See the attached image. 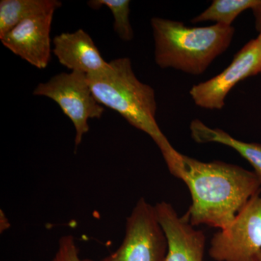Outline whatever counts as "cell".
Returning <instances> with one entry per match:
<instances>
[{
	"instance_id": "obj_1",
	"label": "cell",
	"mask_w": 261,
	"mask_h": 261,
	"mask_svg": "<svg viewBox=\"0 0 261 261\" xmlns=\"http://www.w3.org/2000/svg\"><path fill=\"white\" fill-rule=\"evenodd\" d=\"M181 158L182 181L192 200L186 216L192 226L222 229L260 194L261 181L254 171L223 161L202 162L183 154Z\"/></svg>"
},
{
	"instance_id": "obj_2",
	"label": "cell",
	"mask_w": 261,
	"mask_h": 261,
	"mask_svg": "<svg viewBox=\"0 0 261 261\" xmlns=\"http://www.w3.org/2000/svg\"><path fill=\"white\" fill-rule=\"evenodd\" d=\"M87 75L98 102L149 135L161 150L170 173L181 179V154L173 148L156 121L155 92L136 76L129 58L113 60L106 69Z\"/></svg>"
},
{
	"instance_id": "obj_3",
	"label": "cell",
	"mask_w": 261,
	"mask_h": 261,
	"mask_svg": "<svg viewBox=\"0 0 261 261\" xmlns=\"http://www.w3.org/2000/svg\"><path fill=\"white\" fill-rule=\"evenodd\" d=\"M154 61L161 68H174L201 75L231 45L234 28L216 23L188 27L182 22L154 17L151 19Z\"/></svg>"
},
{
	"instance_id": "obj_4",
	"label": "cell",
	"mask_w": 261,
	"mask_h": 261,
	"mask_svg": "<svg viewBox=\"0 0 261 261\" xmlns=\"http://www.w3.org/2000/svg\"><path fill=\"white\" fill-rule=\"evenodd\" d=\"M33 94L49 98L60 106L74 126L75 147L89 132V120L99 119L105 111L92 93L87 75L80 72L58 73L38 84Z\"/></svg>"
},
{
	"instance_id": "obj_5",
	"label": "cell",
	"mask_w": 261,
	"mask_h": 261,
	"mask_svg": "<svg viewBox=\"0 0 261 261\" xmlns=\"http://www.w3.org/2000/svg\"><path fill=\"white\" fill-rule=\"evenodd\" d=\"M121 245L101 261H165L168 241L155 207L142 197L127 218Z\"/></svg>"
},
{
	"instance_id": "obj_6",
	"label": "cell",
	"mask_w": 261,
	"mask_h": 261,
	"mask_svg": "<svg viewBox=\"0 0 261 261\" xmlns=\"http://www.w3.org/2000/svg\"><path fill=\"white\" fill-rule=\"evenodd\" d=\"M261 251V195L254 196L226 227L211 239L216 261H256Z\"/></svg>"
},
{
	"instance_id": "obj_7",
	"label": "cell",
	"mask_w": 261,
	"mask_h": 261,
	"mask_svg": "<svg viewBox=\"0 0 261 261\" xmlns=\"http://www.w3.org/2000/svg\"><path fill=\"white\" fill-rule=\"evenodd\" d=\"M261 73V48L252 39L235 55L231 64L219 75L195 84L190 94L196 106L208 110H221L230 91L239 82Z\"/></svg>"
},
{
	"instance_id": "obj_8",
	"label": "cell",
	"mask_w": 261,
	"mask_h": 261,
	"mask_svg": "<svg viewBox=\"0 0 261 261\" xmlns=\"http://www.w3.org/2000/svg\"><path fill=\"white\" fill-rule=\"evenodd\" d=\"M58 9L33 15L0 38L5 47L33 66L44 69L51 61V28Z\"/></svg>"
},
{
	"instance_id": "obj_9",
	"label": "cell",
	"mask_w": 261,
	"mask_h": 261,
	"mask_svg": "<svg viewBox=\"0 0 261 261\" xmlns=\"http://www.w3.org/2000/svg\"><path fill=\"white\" fill-rule=\"evenodd\" d=\"M154 207L167 238L168 251L165 261H204V233L195 229L186 214L178 216L168 202H159Z\"/></svg>"
},
{
	"instance_id": "obj_10",
	"label": "cell",
	"mask_w": 261,
	"mask_h": 261,
	"mask_svg": "<svg viewBox=\"0 0 261 261\" xmlns=\"http://www.w3.org/2000/svg\"><path fill=\"white\" fill-rule=\"evenodd\" d=\"M53 53L61 65L71 71L86 75L106 69L109 62L105 61L92 37L82 29L62 33L53 40Z\"/></svg>"
},
{
	"instance_id": "obj_11",
	"label": "cell",
	"mask_w": 261,
	"mask_h": 261,
	"mask_svg": "<svg viewBox=\"0 0 261 261\" xmlns=\"http://www.w3.org/2000/svg\"><path fill=\"white\" fill-rule=\"evenodd\" d=\"M192 139L197 143L221 144L236 150L242 157L248 161L254 168V172L261 181V144L245 142L237 140L220 128H212L206 126L199 119L190 123Z\"/></svg>"
},
{
	"instance_id": "obj_12",
	"label": "cell",
	"mask_w": 261,
	"mask_h": 261,
	"mask_svg": "<svg viewBox=\"0 0 261 261\" xmlns=\"http://www.w3.org/2000/svg\"><path fill=\"white\" fill-rule=\"evenodd\" d=\"M61 6L58 0H1L0 38L25 19Z\"/></svg>"
},
{
	"instance_id": "obj_13",
	"label": "cell",
	"mask_w": 261,
	"mask_h": 261,
	"mask_svg": "<svg viewBox=\"0 0 261 261\" xmlns=\"http://www.w3.org/2000/svg\"><path fill=\"white\" fill-rule=\"evenodd\" d=\"M259 0H214L205 11L192 19V23L214 21L231 27L240 13L253 8Z\"/></svg>"
},
{
	"instance_id": "obj_14",
	"label": "cell",
	"mask_w": 261,
	"mask_h": 261,
	"mask_svg": "<svg viewBox=\"0 0 261 261\" xmlns=\"http://www.w3.org/2000/svg\"><path fill=\"white\" fill-rule=\"evenodd\" d=\"M130 3L128 0H91L87 4L93 10L107 7L114 18V32L122 40L130 42L134 38V31L129 20Z\"/></svg>"
},
{
	"instance_id": "obj_15",
	"label": "cell",
	"mask_w": 261,
	"mask_h": 261,
	"mask_svg": "<svg viewBox=\"0 0 261 261\" xmlns=\"http://www.w3.org/2000/svg\"><path fill=\"white\" fill-rule=\"evenodd\" d=\"M51 261H94L80 257V249L77 246L74 237L65 235L58 243V250Z\"/></svg>"
},
{
	"instance_id": "obj_16",
	"label": "cell",
	"mask_w": 261,
	"mask_h": 261,
	"mask_svg": "<svg viewBox=\"0 0 261 261\" xmlns=\"http://www.w3.org/2000/svg\"><path fill=\"white\" fill-rule=\"evenodd\" d=\"M252 13L255 19V27L259 32L261 30V0L253 8H252Z\"/></svg>"
},
{
	"instance_id": "obj_17",
	"label": "cell",
	"mask_w": 261,
	"mask_h": 261,
	"mask_svg": "<svg viewBox=\"0 0 261 261\" xmlns=\"http://www.w3.org/2000/svg\"><path fill=\"white\" fill-rule=\"evenodd\" d=\"M10 227L9 219L7 217L6 215L3 210L0 211V232H5V231Z\"/></svg>"
},
{
	"instance_id": "obj_18",
	"label": "cell",
	"mask_w": 261,
	"mask_h": 261,
	"mask_svg": "<svg viewBox=\"0 0 261 261\" xmlns=\"http://www.w3.org/2000/svg\"><path fill=\"white\" fill-rule=\"evenodd\" d=\"M256 39L257 40V42H258L259 44H260V47L261 48V30L260 32V34H259V36H258V37H257ZM260 74H261V73H260Z\"/></svg>"
},
{
	"instance_id": "obj_19",
	"label": "cell",
	"mask_w": 261,
	"mask_h": 261,
	"mask_svg": "<svg viewBox=\"0 0 261 261\" xmlns=\"http://www.w3.org/2000/svg\"><path fill=\"white\" fill-rule=\"evenodd\" d=\"M256 261H261V251L259 253L258 256L257 257Z\"/></svg>"
}]
</instances>
